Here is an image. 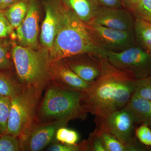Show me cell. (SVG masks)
Returning <instances> with one entry per match:
<instances>
[{"label":"cell","instance_id":"cell-26","mask_svg":"<svg viewBox=\"0 0 151 151\" xmlns=\"http://www.w3.org/2000/svg\"><path fill=\"white\" fill-rule=\"evenodd\" d=\"M47 151H89V147L87 140H83L79 143L73 145L55 143L46 150Z\"/></svg>","mask_w":151,"mask_h":151},{"label":"cell","instance_id":"cell-31","mask_svg":"<svg viewBox=\"0 0 151 151\" xmlns=\"http://www.w3.org/2000/svg\"><path fill=\"white\" fill-rule=\"evenodd\" d=\"M97 1L100 5L103 6L113 8H125L122 0H97Z\"/></svg>","mask_w":151,"mask_h":151},{"label":"cell","instance_id":"cell-1","mask_svg":"<svg viewBox=\"0 0 151 151\" xmlns=\"http://www.w3.org/2000/svg\"><path fill=\"white\" fill-rule=\"evenodd\" d=\"M102 73L88 90L82 92L84 110L96 117L106 118L124 109L134 94L137 79L102 57Z\"/></svg>","mask_w":151,"mask_h":151},{"label":"cell","instance_id":"cell-30","mask_svg":"<svg viewBox=\"0 0 151 151\" xmlns=\"http://www.w3.org/2000/svg\"><path fill=\"white\" fill-rule=\"evenodd\" d=\"M13 31V28L7 19L4 10H0V39L8 37Z\"/></svg>","mask_w":151,"mask_h":151},{"label":"cell","instance_id":"cell-4","mask_svg":"<svg viewBox=\"0 0 151 151\" xmlns=\"http://www.w3.org/2000/svg\"><path fill=\"white\" fill-rule=\"evenodd\" d=\"M11 54L19 82L42 92L49 82L47 51L15 45Z\"/></svg>","mask_w":151,"mask_h":151},{"label":"cell","instance_id":"cell-8","mask_svg":"<svg viewBox=\"0 0 151 151\" xmlns=\"http://www.w3.org/2000/svg\"><path fill=\"white\" fill-rule=\"evenodd\" d=\"M85 25L92 42L105 51L120 52L136 45L134 30L113 29L92 21Z\"/></svg>","mask_w":151,"mask_h":151},{"label":"cell","instance_id":"cell-17","mask_svg":"<svg viewBox=\"0 0 151 151\" xmlns=\"http://www.w3.org/2000/svg\"><path fill=\"white\" fill-rule=\"evenodd\" d=\"M28 8L29 0H21L4 10L7 19L13 29L21 24Z\"/></svg>","mask_w":151,"mask_h":151},{"label":"cell","instance_id":"cell-20","mask_svg":"<svg viewBox=\"0 0 151 151\" xmlns=\"http://www.w3.org/2000/svg\"><path fill=\"white\" fill-rule=\"evenodd\" d=\"M97 131L102 141L106 151H133L134 150L126 145L109 132L98 129Z\"/></svg>","mask_w":151,"mask_h":151},{"label":"cell","instance_id":"cell-16","mask_svg":"<svg viewBox=\"0 0 151 151\" xmlns=\"http://www.w3.org/2000/svg\"><path fill=\"white\" fill-rule=\"evenodd\" d=\"M132 113L137 124L151 121V101L133 95L125 108Z\"/></svg>","mask_w":151,"mask_h":151},{"label":"cell","instance_id":"cell-13","mask_svg":"<svg viewBox=\"0 0 151 151\" xmlns=\"http://www.w3.org/2000/svg\"><path fill=\"white\" fill-rule=\"evenodd\" d=\"M91 21L113 29L132 30H134L135 18L132 12L127 9L100 6Z\"/></svg>","mask_w":151,"mask_h":151},{"label":"cell","instance_id":"cell-10","mask_svg":"<svg viewBox=\"0 0 151 151\" xmlns=\"http://www.w3.org/2000/svg\"><path fill=\"white\" fill-rule=\"evenodd\" d=\"M40 3L38 0H29V8L21 24L17 28V36L20 45L38 50Z\"/></svg>","mask_w":151,"mask_h":151},{"label":"cell","instance_id":"cell-29","mask_svg":"<svg viewBox=\"0 0 151 151\" xmlns=\"http://www.w3.org/2000/svg\"><path fill=\"white\" fill-rule=\"evenodd\" d=\"M87 141L89 145V151H106L102 141L96 130L90 134Z\"/></svg>","mask_w":151,"mask_h":151},{"label":"cell","instance_id":"cell-19","mask_svg":"<svg viewBox=\"0 0 151 151\" xmlns=\"http://www.w3.org/2000/svg\"><path fill=\"white\" fill-rule=\"evenodd\" d=\"M24 86L11 76L0 71V94L12 97L22 91Z\"/></svg>","mask_w":151,"mask_h":151},{"label":"cell","instance_id":"cell-24","mask_svg":"<svg viewBox=\"0 0 151 151\" xmlns=\"http://www.w3.org/2000/svg\"><path fill=\"white\" fill-rule=\"evenodd\" d=\"M79 136L77 132L68 129L66 127H61L57 130L55 134V140L63 144L73 145L78 140Z\"/></svg>","mask_w":151,"mask_h":151},{"label":"cell","instance_id":"cell-2","mask_svg":"<svg viewBox=\"0 0 151 151\" xmlns=\"http://www.w3.org/2000/svg\"><path fill=\"white\" fill-rule=\"evenodd\" d=\"M58 23L52 48L47 51L50 63L69 57L89 53L106 57V51L92 42L86 25L59 0Z\"/></svg>","mask_w":151,"mask_h":151},{"label":"cell","instance_id":"cell-12","mask_svg":"<svg viewBox=\"0 0 151 151\" xmlns=\"http://www.w3.org/2000/svg\"><path fill=\"white\" fill-rule=\"evenodd\" d=\"M102 56L92 53L76 55L63 59L73 72L82 80L93 83L102 73Z\"/></svg>","mask_w":151,"mask_h":151},{"label":"cell","instance_id":"cell-32","mask_svg":"<svg viewBox=\"0 0 151 151\" xmlns=\"http://www.w3.org/2000/svg\"><path fill=\"white\" fill-rule=\"evenodd\" d=\"M124 8L132 12L139 0H122Z\"/></svg>","mask_w":151,"mask_h":151},{"label":"cell","instance_id":"cell-7","mask_svg":"<svg viewBox=\"0 0 151 151\" xmlns=\"http://www.w3.org/2000/svg\"><path fill=\"white\" fill-rule=\"evenodd\" d=\"M95 117L96 129L109 132L134 151L140 150L137 145L135 139L137 123L130 111L124 108L112 113L106 118Z\"/></svg>","mask_w":151,"mask_h":151},{"label":"cell","instance_id":"cell-14","mask_svg":"<svg viewBox=\"0 0 151 151\" xmlns=\"http://www.w3.org/2000/svg\"><path fill=\"white\" fill-rule=\"evenodd\" d=\"M59 0H43L45 15L41 27L40 41L44 49L48 51L52 47L58 23Z\"/></svg>","mask_w":151,"mask_h":151},{"label":"cell","instance_id":"cell-34","mask_svg":"<svg viewBox=\"0 0 151 151\" xmlns=\"http://www.w3.org/2000/svg\"><path fill=\"white\" fill-rule=\"evenodd\" d=\"M143 124H145L146 125H148L151 129V121H149V122H146V123Z\"/></svg>","mask_w":151,"mask_h":151},{"label":"cell","instance_id":"cell-15","mask_svg":"<svg viewBox=\"0 0 151 151\" xmlns=\"http://www.w3.org/2000/svg\"><path fill=\"white\" fill-rule=\"evenodd\" d=\"M84 24L88 23L94 18L100 5L97 0H61Z\"/></svg>","mask_w":151,"mask_h":151},{"label":"cell","instance_id":"cell-23","mask_svg":"<svg viewBox=\"0 0 151 151\" xmlns=\"http://www.w3.org/2000/svg\"><path fill=\"white\" fill-rule=\"evenodd\" d=\"M21 151V144L18 137L7 134L0 137V151Z\"/></svg>","mask_w":151,"mask_h":151},{"label":"cell","instance_id":"cell-11","mask_svg":"<svg viewBox=\"0 0 151 151\" xmlns=\"http://www.w3.org/2000/svg\"><path fill=\"white\" fill-rule=\"evenodd\" d=\"M49 82L62 89L84 92L92 83L82 80L68 66L63 60L50 63Z\"/></svg>","mask_w":151,"mask_h":151},{"label":"cell","instance_id":"cell-22","mask_svg":"<svg viewBox=\"0 0 151 151\" xmlns=\"http://www.w3.org/2000/svg\"><path fill=\"white\" fill-rule=\"evenodd\" d=\"M131 12L135 18L151 22V0H139Z\"/></svg>","mask_w":151,"mask_h":151},{"label":"cell","instance_id":"cell-6","mask_svg":"<svg viewBox=\"0 0 151 151\" xmlns=\"http://www.w3.org/2000/svg\"><path fill=\"white\" fill-rule=\"evenodd\" d=\"M106 58L114 66L130 73L136 79L151 76V53L137 45L120 52L107 51Z\"/></svg>","mask_w":151,"mask_h":151},{"label":"cell","instance_id":"cell-18","mask_svg":"<svg viewBox=\"0 0 151 151\" xmlns=\"http://www.w3.org/2000/svg\"><path fill=\"white\" fill-rule=\"evenodd\" d=\"M134 30L136 44L151 53V22L135 18Z\"/></svg>","mask_w":151,"mask_h":151},{"label":"cell","instance_id":"cell-28","mask_svg":"<svg viewBox=\"0 0 151 151\" xmlns=\"http://www.w3.org/2000/svg\"><path fill=\"white\" fill-rule=\"evenodd\" d=\"M135 136L143 145L151 147V129L148 125L142 124L140 127L136 128Z\"/></svg>","mask_w":151,"mask_h":151},{"label":"cell","instance_id":"cell-33","mask_svg":"<svg viewBox=\"0 0 151 151\" xmlns=\"http://www.w3.org/2000/svg\"><path fill=\"white\" fill-rule=\"evenodd\" d=\"M21 0H0V10H4Z\"/></svg>","mask_w":151,"mask_h":151},{"label":"cell","instance_id":"cell-5","mask_svg":"<svg viewBox=\"0 0 151 151\" xmlns=\"http://www.w3.org/2000/svg\"><path fill=\"white\" fill-rule=\"evenodd\" d=\"M42 93L34 86H25L12 97L6 134L19 138L27 132L34 122Z\"/></svg>","mask_w":151,"mask_h":151},{"label":"cell","instance_id":"cell-27","mask_svg":"<svg viewBox=\"0 0 151 151\" xmlns=\"http://www.w3.org/2000/svg\"><path fill=\"white\" fill-rule=\"evenodd\" d=\"M9 51L6 44L0 40V71H6L12 68L13 63L10 59Z\"/></svg>","mask_w":151,"mask_h":151},{"label":"cell","instance_id":"cell-35","mask_svg":"<svg viewBox=\"0 0 151 151\" xmlns=\"http://www.w3.org/2000/svg\"><path fill=\"white\" fill-rule=\"evenodd\" d=\"M1 134H0V137H1Z\"/></svg>","mask_w":151,"mask_h":151},{"label":"cell","instance_id":"cell-3","mask_svg":"<svg viewBox=\"0 0 151 151\" xmlns=\"http://www.w3.org/2000/svg\"><path fill=\"white\" fill-rule=\"evenodd\" d=\"M42 100L39 104L34 123L55 121L66 123L87 118L81 103L82 92L62 89L49 82Z\"/></svg>","mask_w":151,"mask_h":151},{"label":"cell","instance_id":"cell-9","mask_svg":"<svg viewBox=\"0 0 151 151\" xmlns=\"http://www.w3.org/2000/svg\"><path fill=\"white\" fill-rule=\"evenodd\" d=\"M68 123L62 121L49 123L34 122L27 132L19 138L22 151H39L44 149L55 140L57 130L61 127H66Z\"/></svg>","mask_w":151,"mask_h":151},{"label":"cell","instance_id":"cell-25","mask_svg":"<svg viewBox=\"0 0 151 151\" xmlns=\"http://www.w3.org/2000/svg\"><path fill=\"white\" fill-rule=\"evenodd\" d=\"M133 95L151 101V76L137 79Z\"/></svg>","mask_w":151,"mask_h":151},{"label":"cell","instance_id":"cell-21","mask_svg":"<svg viewBox=\"0 0 151 151\" xmlns=\"http://www.w3.org/2000/svg\"><path fill=\"white\" fill-rule=\"evenodd\" d=\"M12 98L0 94V134H6Z\"/></svg>","mask_w":151,"mask_h":151}]
</instances>
